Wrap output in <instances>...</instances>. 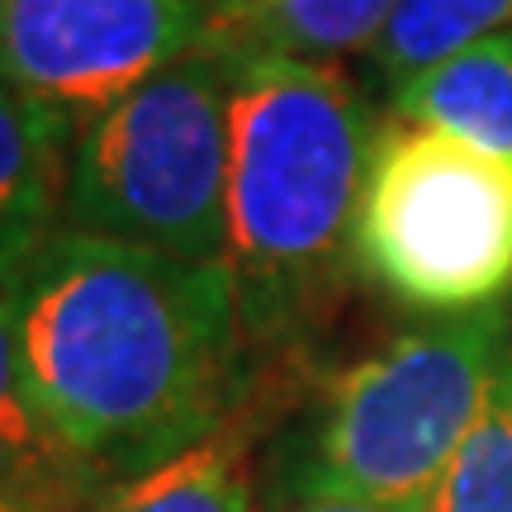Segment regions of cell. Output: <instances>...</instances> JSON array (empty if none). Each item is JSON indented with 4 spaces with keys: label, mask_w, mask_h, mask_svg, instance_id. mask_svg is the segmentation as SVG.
Segmentation results:
<instances>
[{
    "label": "cell",
    "mask_w": 512,
    "mask_h": 512,
    "mask_svg": "<svg viewBox=\"0 0 512 512\" xmlns=\"http://www.w3.org/2000/svg\"><path fill=\"white\" fill-rule=\"evenodd\" d=\"M24 403L110 484L252 408V351L223 261L57 228L19 275Z\"/></svg>",
    "instance_id": "1"
},
{
    "label": "cell",
    "mask_w": 512,
    "mask_h": 512,
    "mask_svg": "<svg viewBox=\"0 0 512 512\" xmlns=\"http://www.w3.org/2000/svg\"><path fill=\"white\" fill-rule=\"evenodd\" d=\"M370 152V110L342 67L233 57L223 266L238 285L252 389L256 356L299 347L337 294Z\"/></svg>",
    "instance_id": "2"
},
{
    "label": "cell",
    "mask_w": 512,
    "mask_h": 512,
    "mask_svg": "<svg viewBox=\"0 0 512 512\" xmlns=\"http://www.w3.org/2000/svg\"><path fill=\"white\" fill-rule=\"evenodd\" d=\"M508 356L503 299L394 337L318 403L285 494L413 512L470 437Z\"/></svg>",
    "instance_id": "3"
},
{
    "label": "cell",
    "mask_w": 512,
    "mask_h": 512,
    "mask_svg": "<svg viewBox=\"0 0 512 512\" xmlns=\"http://www.w3.org/2000/svg\"><path fill=\"white\" fill-rule=\"evenodd\" d=\"M233 57L200 43L86 119L62 228L185 261H223Z\"/></svg>",
    "instance_id": "4"
},
{
    "label": "cell",
    "mask_w": 512,
    "mask_h": 512,
    "mask_svg": "<svg viewBox=\"0 0 512 512\" xmlns=\"http://www.w3.org/2000/svg\"><path fill=\"white\" fill-rule=\"evenodd\" d=\"M356 256L427 313H475L512 285V162L394 119L375 138Z\"/></svg>",
    "instance_id": "5"
},
{
    "label": "cell",
    "mask_w": 512,
    "mask_h": 512,
    "mask_svg": "<svg viewBox=\"0 0 512 512\" xmlns=\"http://www.w3.org/2000/svg\"><path fill=\"white\" fill-rule=\"evenodd\" d=\"M204 43L195 0H0V81L95 119Z\"/></svg>",
    "instance_id": "6"
},
{
    "label": "cell",
    "mask_w": 512,
    "mask_h": 512,
    "mask_svg": "<svg viewBox=\"0 0 512 512\" xmlns=\"http://www.w3.org/2000/svg\"><path fill=\"white\" fill-rule=\"evenodd\" d=\"M76 119L0 81V290L19 285L62 228Z\"/></svg>",
    "instance_id": "7"
},
{
    "label": "cell",
    "mask_w": 512,
    "mask_h": 512,
    "mask_svg": "<svg viewBox=\"0 0 512 512\" xmlns=\"http://www.w3.org/2000/svg\"><path fill=\"white\" fill-rule=\"evenodd\" d=\"M394 114L512 162V34H489L432 72L403 81Z\"/></svg>",
    "instance_id": "8"
},
{
    "label": "cell",
    "mask_w": 512,
    "mask_h": 512,
    "mask_svg": "<svg viewBox=\"0 0 512 512\" xmlns=\"http://www.w3.org/2000/svg\"><path fill=\"white\" fill-rule=\"evenodd\" d=\"M399 0H209L204 43L233 57H304L323 62L370 48Z\"/></svg>",
    "instance_id": "9"
},
{
    "label": "cell",
    "mask_w": 512,
    "mask_h": 512,
    "mask_svg": "<svg viewBox=\"0 0 512 512\" xmlns=\"http://www.w3.org/2000/svg\"><path fill=\"white\" fill-rule=\"evenodd\" d=\"M252 408L219 427L214 437L190 446L138 479L110 484L86 512H252L256 465H252Z\"/></svg>",
    "instance_id": "10"
},
{
    "label": "cell",
    "mask_w": 512,
    "mask_h": 512,
    "mask_svg": "<svg viewBox=\"0 0 512 512\" xmlns=\"http://www.w3.org/2000/svg\"><path fill=\"white\" fill-rule=\"evenodd\" d=\"M110 479L38 422L29 403L0 408V508L10 512H86Z\"/></svg>",
    "instance_id": "11"
},
{
    "label": "cell",
    "mask_w": 512,
    "mask_h": 512,
    "mask_svg": "<svg viewBox=\"0 0 512 512\" xmlns=\"http://www.w3.org/2000/svg\"><path fill=\"white\" fill-rule=\"evenodd\" d=\"M508 19L512 0H399L366 48L370 67L399 91L403 81L432 72L437 62L465 53L479 38L498 34V24Z\"/></svg>",
    "instance_id": "12"
},
{
    "label": "cell",
    "mask_w": 512,
    "mask_h": 512,
    "mask_svg": "<svg viewBox=\"0 0 512 512\" xmlns=\"http://www.w3.org/2000/svg\"><path fill=\"white\" fill-rule=\"evenodd\" d=\"M413 512H512V356L498 370L470 437Z\"/></svg>",
    "instance_id": "13"
},
{
    "label": "cell",
    "mask_w": 512,
    "mask_h": 512,
    "mask_svg": "<svg viewBox=\"0 0 512 512\" xmlns=\"http://www.w3.org/2000/svg\"><path fill=\"white\" fill-rule=\"evenodd\" d=\"M24 403V375H19V285L0 290V408Z\"/></svg>",
    "instance_id": "14"
},
{
    "label": "cell",
    "mask_w": 512,
    "mask_h": 512,
    "mask_svg": "<svg viewBox=\"0 0 512 512\" xmlns=\"http://www.w3.org/2000/svg\"><path fill=\"white\" fill-rule=\"evenodd\" d=\"M285 512H389L375 503H356V498H290Z\"/></svg>",
    "instance_id": "15"
}]
</instances>
